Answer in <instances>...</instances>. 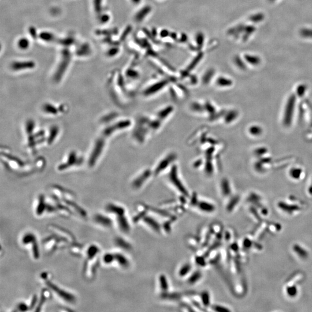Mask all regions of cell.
<instances>
[{"mask_svg": "<svg viewBox=\"0 0 312 312\" xmlns=\"http://www.w3.org/2000/svg\"><path fill=\"white\" fill-rule=\"evenodd\" d=\"M176 160V154L174 152H169L163 156L153 169L154 176H158L167 169H170L175 164Z\"/></svg>", "mask_w": 312, "mask_h": 312, "instance_id": "6da1fadb", "label": "cell"}, {"mask_svg": "<svg viewBox=\"0 0 312 312\" xmlns=\"http://www.w3.org/2000/svg\"><path fill=\"white\" fill-rule=\"evenodd\" d=\"M107 211L112 213L117 216L118 223L120 229L125 233H128L130 230V225L127 219L124 216L125 211L122 207L109 203L106 207Z\"/></svg>", "mask_w": 312, "mask_h": 312, "instance_id": "7a4b0ae2", "label": "cell"}, {"mask_svg": "<svg viewBox=\"0 0 312 312\" xmlns=\"http://www.w3.org/2000/svg\"><path fill=\"white\" fill-rule=\"evenodd\" d=\"M168 179L174 186L176 187L177 189L180 191V193H182L185 195H188L187 190L185 189V186L182 183V182L179 178V175L178 173V168L177 167L176 164H175L170 168V171L168 175Z\"/></svg>", "mask_w": 312, "mask_h": 312, "instance_id": "3957f363", "label": "cell"}, {"mask_svg": "<svg viewBox=\"0 0 312 312\" xmlns=\"http://www.w3.org/2000/svg\"><path fill=\"white\" fill-rule=\"evenodd\" d=\"M45 276H46V275H45ZM42 278L45 280V283L46 284V285L48 286L52 290L53 292L56 293L59 297L62 298V299L65 300L68 302H70V303H73L74 302H75V296H74L73 295L66 292L64 290H62L61 288H59L58 286L55 285V284H54L52 281L49 280L48 277H46V278L42 276Z\"/></svg>", "mask_w": 312, "mask_h": 312, "instance_id": "277c9868", "label": "cell"}, {"mask_svg": "<svg viewBox=\"0 0 312 312\" xmlns=\"http://www.w3.org/2000/svg\"><path fill=\"white\" fill-rule=\"evenodd\" d=\"M70 54L68 52L64 51L62 53V60L60 62L59 65L58 66L56 72H55L54 75V79L55 82H59V80L62 78L64 72H66L69 63L70 62Z\"/></svg>", "mask_w": 312, "mask_h": 312, "instance_id": "5b68a950", "label": "cell"}, {"mask_svg": "<svg viewBox=\"0 0 312 312\" xmlns=\"http://www.w3.org/2000/svg\"><path fill=\"white\" fill-rule=\"evenodd\" d=\"M154 175L153 169L152 168H145L141 173L136 176L135 180L132 182V186L134 188L139 189L143 184L145 183V182L149 179L150 176Z\"/></svg>", "mask_w": 312, "mask_h": 312, "instance_id": "8992f818", "label": "cell"}, {"mask_svg": "<svg viewBox=\"0 0 312 312\" xmlns=\"http://www.w3.org/2000/svg\"><path fill=\"white\" fill-rule=\"evenodd\" d=\"M22 243L26 244H31L32 245V251H33V256L35 259H37L40 257V251L38 249V243L36 242V237L34 234L31 233H28L26 234L24 237L22 238Z\"/></svg>", "mask_w": 312, "mask_h": 312, "instance_id": "52a82bcc", "label": "cell"}, {"mask_svg": "<svg viewBox=\"0 0 312 312\" xmlns=\"http://www.w3.org/2000/svg\"><path fill=\"white\" fill-rule=\"evenodd\" d=\"M174 111L173 107L171 105L166 106L158 109L156 112V117L164 123L171 117Z\"/></svg>", "mask_w": 312, "mask_h": 312, "instance_id": "ba28073f", "label": "cell"}, {"mask_svg": "<svg viewBox=\"0 0 312 312\" xmlns=\"http://www.w3.org/2000/svg\"><path fill=\"white\" fill-rule=\"evenodd\" d=\"M35 66V62L32 61L15 62L11 64V68L13 71L25 70L32 69Z\"/></svg>", "mask_w": 312, "mask_h": 312, "instance_id": "9c48e42d", "label": "cell"}, {"mask_svg": "<svg viewBox=\"0 0 312 312\" xmlns=\"http://www.w3.org/2000/svg\"><path fill=\"white\" fill-rule=\"evenodd\" d=\"M165 85V82H160L154 84L153 86H150L145 89V91L143 92V96L146 97H152L153 96L155 93L159 92L162 90Z\"/></svg>", "mask_w": 312, "mask_h": 312, "instance_id": "30bf717a", "label": "cell"}, {"mask_svg": "<svg viewBox=\"0 0 312 312\" xmlns=\"http://www.w3.org/2000/svg\"><path fill=\"white\" fill-rule=\"evenodd\" d=\"M94 220L97 223L101 224V225H103L106 227H109L112 225V221L109 218L101 215H97L96 216Z\"/></svg>", "mask_w": 312, "mask_h": 312, "instance_id": "8fae6325", "label": "cell"}, {"mask_svg": "<svg viewBox=\"0 0 312 312\" xmlns=\"http://www.w3.org/2000/svg\"><path fill=\"white\" fill-rule=\"evenodd\" d=\"M114 259L119 263L120 265L124 268H126L128 267L129 263L127 259L121 254H114Z\"/></svg>", "mask_w": 312, "mask_h": 312, "instance_id": "7c38bea8", "label": "cell"}, {"mask_svg": "<svg viewBox=\"0 0 312 312\" xmlns=\"http://www.w3.org/2000/svg\"><path fill=\"white\" fill-rule=\"evenodd\" d=\"M199 208L202 211L206 212H212L214 211L215 207L209 203L206 202H201L199 203Z\"/></svg>", "mask_w": 312, "mask_h": 312, "instance_id": "4fadbf2b", "label": "cell"}, {"mask_svg": "<svg viewBox=\"0 0 312 312\" xmlns=\"http://www.w3.org/2000/svg\"><path fill=\"white\" fill-rule=\"evenodd\" d=\"M18 48L22 50H26L30 46V41L26 38H22L18 40Z\"/></svg>", "mask_w": 312, "mask_h": 312, "instance_id": "5bb4252c", "label": "cell"}, {"mask_svg": "<svg viewBox=\"0 0 312 312\" xmlns=\"http://www.w3.org/2000/svg\"><path fill=\"white\" fill-rule=\"evenodd\" d=\"M145 221L147 224H149V226H150L152 228H153L155 231H158L160 229V226H159L158 223L156 221H154L153 219H152V218L146 217L145 219Z\"/></svg>", "mask_w": 312, "mask_h": 312, "instance_id": "9a60e30c", "label": "cell"}, {"mask_svg": "<svg viewBox=\"0 0 312 312\" xmlns=\"http://www.w3.org/2000/svg\"><path fill=\"white\" fill-rule=\"evenodd\" d=\"M40 36L42 40L47 41V42L52 41L54 39V37L53 34H52V33L48 32H44L41 33Z\"/></svg>", "mask_w": 312, "mask_h": 312, "instance_id": "2e32d148", "label": "cell"}, {"mask_svg": "<svg viewBox=\"0 0 312 312\" xmlns=\"http://www.w3.org/2000/svg\"><path fill=\"white\" fill-rule=\"evenodd\" d=\"M116 243L118 246L121 247L124 249H130V245L127 242H126L122 239L118 237L116 240Z\"/></svg>", "mask_w": 312, "mask_h": 312, "instance_id": "e0dca14e", "label": "cell"}, {"mask_svg": "<svg viewBox=\"0 0 312 312\" xmlns=\"http://www.w3.org/2000/svg\"><path fill=\"white\" fill-rule=\"evenodd\" d=\"M114 260V255L113 254L111 253H106L105 255H104L103 257V261L104 263L106 264H110L112 263Z\"/></svg>", "mask_w": 312, "mask_h": 312, "instance_id": "ac0fdd59", "label": "cell"}, {"mask_svg": "<svg viewBox=\"0 0 312 312\" xmlns=\"http://www.w3.org/2000/svg\"><path fill=\"white\" fill-rule=\"evenodd\" d=\"M190 269H191V266L190 265H188V264L185 265L182 268H181V269L180 270V272H179L180 276H185V275H186L187 273L189 272Z\"/></svg>", "mask_w": 312, "mask_h": 312, "instance_id": "d6986e66", "label": "cell"}, {"mask_svg": "<svg viewBox=\"0 0 312 312\" xmlns=\"http://www.w3.org/2000/svg\"><path fill=\"white\" fill-rule=\"evenodd\" d=\"M160 286H161V288L163 290L167 291L168 290V283L165 277H164V276H161L160 279Z\"/></svg>", "mask_w": 312, "mask_h": 312, "instance_id": "ffe728a7", "label": "cell"}, {"mask_svg": "<svg viewBox=\"0 0 312 312\" xmlns=\"http://www.w3.org/2000/svg\"><path fill=\"white\" fill-rule=\"evenodd\" d=\"M102 0H94V6L96 12H100Z\"/></svg>", "mask_w": 312, "mask_h": 312, "instance_id": "44dd1931", "label": "cell"}, {"mask_svg": "<svg viewBox=\"0 0 312 312\" xmlns=\"http://www.w3.org/2000/svg\"><path fill=\"white\" fill-rule=\"evenodd\" d=\"M201 275L199 272H195L194 273L193 275L191 276V277L189 279V281L191 283H195L196 281H198V279H199Z\"/></svg>", "mask_w": 312, "mask_h": 312, "instance_id": "7402d4cb", "label": "cell"}, {"mask_svg": "<svg viewBox=\"0 0 312 312\" xmlns=\"http://www.w3.org/2000/svg\"><path fill=\"white\" fill-rule=\"evenodd\" d=\"M147 11H147V9H146L142 10L141 11V12L138 13V14L137 15V16H136V18H137V19H138V20H140L141 19H142L143 18V16H145V15H146V13H147Z\"/></svg>", "mask_w": 312, "mask_h": 312, "instance_id": "603a6c76", "label": "cell"}, {"mask_svg": "<svg viewBox=\"0 0 312 312\" xmlns=\"http://www.w3.org/2000/svg\"><path fill=\"white\" fill-rule=\"evenodd\" d=\"M109 19H110V17H109V16L108 15L104 14V15H102L101 17H100V21L102 23H105L108 22V20H109Z\"/></svg>", "mask_w": 312, "mask_h": 312, "instance_id": "cb8c5ba5", "label": "cell"}, {"mask_svg": "<svg viewBox=\"0 0 312 312\" xmlns=\"http://www.w3.org/2000/svg\"><path fill=\"white\" fill-rule=\"evenodd\" d=\"M202 297L205 298V299L202 298V300H203V303H205L206 305H209V295L207 294V293H205V294L203 295V297Z\"/></svg>", "mask_w": 312, "mask_h": 312, "instance_id": "d4e9b609", "label": "cell"}, {"mask_svg": "<svg viewBox=\"0 0 312 312\" xmlns=\"http://www.w3.org/2000/svg\"><path fill=\"white\" fill-rule=\"evenodd\" d=\"M223 308V307H222ZM220 306H216V307L214 308L215 310H216V311H219V312H221V311H226L227 310V309H224V308H222Z\"/></svg>", "mask_w": 312, "mask_h": 312, "instance_id": "484cf974", "label": "cell"}, {"mask_svg": "<svg viewBox=\"0 0 312 312\" xmlns=\"http://www.w3.org/2000/svg\"><path fill=\"white\" fill-rule=\"evenodd\" d=\"M134 2H138V1H139V0H133Z\"/></svg>", "mask_w": 312, "mask_h": 312, "instance_id": "4316f807", "label": "cell"}]
</instances>
